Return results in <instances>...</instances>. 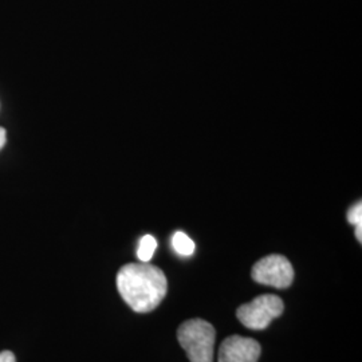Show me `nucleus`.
Returning <instances> with one entry per match:
<instances>
[{
    "label": "nucleus",
    "instance_id": "nucleus-1",
    "mask_svg": "<svg viewBox=\"0 0 362 362\" xmlns=\"http://www.w3.org/2000/svg\"><path fill=\"white\" fill-rule=\"evenodd\" d=\"M117 288L121 298L136 313H149L167 296V276L149 263H129L117 274Z\"/></svg>",
    "mask_w": 362,
    "mask_h": 362
},
{
    "label": "nucleus",
    "instance_id": "nucleus-2",
    "mask_svg": "<svg viewBox=\"0 0 362 362\" xmlns=\"http://www.w3.org/2000/svg\"><path fill=\"white\" fill-rule=\"evenodd\" d=\"M181 348L191 362H214L216 332L214 326L200 318L185 321L177 330Z\"/></svg>",
    "mask_w": 362,
    "mask_h": 362
},
{
    "label": "nucleus",
    "instance_id": "nucleus-3",
    "mask_svg": "<svg viewBox=\"0 0 362 362\" xmlns=\"http://www.w3.org/2000/svg\"><path fill=\"white\" fill-rule=\"evenodd\" d=\"M285 310L284 300L276 296L264 294L255 298L252 302L242 305L238 311V320L251 330H263L272 320L282 315Z\"/></svg>",
    "mask_w": 362,
    "mask_h": 362
},
{
    "label": "nucleus",
    "instance_id": "nucleus-4",
    "mask_svg": "<svg viewBox=\"0 0 362 362\" xmlns=\"http://www.w3.org/2000/svg\"><path fill=\"white\" fill-rule=\"evenodd\" d=\"M251 276L260 285L272 286L275 288H287L294 281V269L288 259L284 255L272 254L255 263Z\"/></svg>",
    "mask_w": 362,
    "mask_h": 362
},
{
    "label": "nucleus",
    "instance_id": "nucleus-5",
    "mask_svg": "<svg viewBox=\"0 0 362 362\" xmlns=\"http://www.w3.org/2000/svg\"><path fill=\"white\" fill-rule=\"evenodd\" d=\"M260 345L258 341L246 337L226 338L219 348V362H258Z\"/></svg>",
    "mask_w": 362,
    "mask_h": 362
},
{
    "label": "nucleus",
    "instance_id": "nucleus-6",
    "mask_svg": "<svg viewBox=\"0 0 362 362\" xmlns=\"http://www.w3.org/2000/svg\"><path fill=\"white\" fill-rule=\"evenodd\" d=\"M172 247L181 257H191L194 252V240L187 233H175L172 238Z\"/></svg>",
    "mask_w": 362,
    "mask_h": 362
},
{
    "label": "nucleus",
    "instance_id": "nucleus-7",
    "mask_svg": "<svg viewBox=\"0 0 362 362\" xmlns=\"http://www.w3.org/2000/svg\"><path fill=\"white\" fill-rule=\"evenodd\" d=\"M156 248H157V242L152 235H145L143 239L140 240L139 250H137V257L144 262V263H149V260L153 258Z\"/></svg>",
    "mask_w": 362,
    "mask_h": 362
},
{
    "label": "nucleus",
    "instance_id": "nucleus-8",
    "mask_svg": "<svg viewBox=\"0 0 362 362\" xmlns=\"http://www.w3.org/2000/svg\"><path fill=\"white\" fill-rule=\"evenodd\" d=\"M348 220H349L350 224H354V226L362 224L361 202L350 208L349 214H348Z\"/></svg>",
    "mask_w": 362,
    "mask_h": 362
},
{
    "label": "nucleus",
    "instance_id": "nucleus-9",
    "mask_svg": "<svg viewBox=\"0 0 362 362\" xmlns=\"http://www.w3.org/2000/svg\"><path fill=\"white\" fill-rule=\"evenodd\" d=\"M0 362H16L15 361V356L11 351L4 350L0 353Z\"/></svg>",
    "mask_w": 362,
    "mask_h": 362
},
{
    "label": "nucleus",
    "instance_id": "nucleus-10",
    "mask_svg": "<svg viewBox=\"0 0 362 362\" xmlns=\"http://www.w3.org/2000/svg\"><path fill=\"white\" fill-rule=\"evenodd\" d=\"M7 143V132L0 127V151L4 148Z\"/></svg>",
    "mask_w": 362,
    "mask_h": 362
},
{
    "label": "nucleus",
    "instance_id": "nucleus-11",
    "mask_svg": "<svg viewBox=\"0 0 362 362\" xmlns=\"http://www.w3.org/2000/svg\"><path fill=\"white\" fill-rule=\"evenodd\" d=\"M356 238L358 239V242H361L362 240V224H358V226H356Z\"/></svg>",
    "mask_w": 362,
    "mask_h": 362
}]
</instances>
